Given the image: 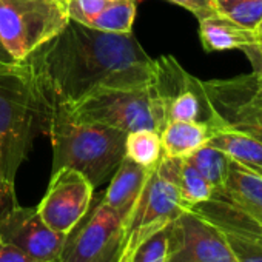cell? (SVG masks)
<instances>
[{
	"mask_svg": "<svg viewBox=\"0 0 262 262\" xmlns=\"http://www.w3.org/2000/svg\"><path fill=\"white\" fill-rule=\"evenodd\" d=\"M168 262H237L224 233L191 208L168 225Z\"/></svg>",
	"mask_w": 262,
	"mask_h": 262,
	"instance_id": "9c48e42d",
	"label": "cell"
},
{
	"mask_svg": "<svg viewBox=\"0 0 262 262\" xmlns=\"http://www.w3.org/2000/svg\"><path fill=\"white\" fill-rule=\"evenodd\" d=\"M244 54L251 63L253 73L262 76V36H257L256 40L242 48Z\"/></svg>",
	"mask_w": 262,
	"mask_h": 262,
	"instance_id": "484cf974",
	"label": "cell"
},
{
	"mask_svg": "<svg viewBox=\"0 0 262 262\" xmlns=\"http://www.w3.org/2000/svg\"><path fill=\"white\" fill-rule=\"evenodd\" d=\"M187 207L182 202L173 174V158L162 156L151 168L142 193L125 224L123 256H131L135 248L156 231L168 227Z\"/></svg>",
	"mask_w": 262,
	"mask_h": 262,
	"instance_id": "8992f818",
	"label": "cell"
},
{
	"mask_svg": "<svg viewBox=\"0 0 262 262\" xmlns=\"http://www.w3.org/2000/svg\"><path fill=\"white\" fill-rule=\"evenodd\" d=\"M225 236L237 262H262V224L222 196L191 207Z\"/></svg>",
	"mask_w": 262,
	"mask_h": 262,
	"instance_id": "4fadbf2b",
	"label": "cell"
},
{
	"mask_svg": "<svg viewBox=\"0 0 262 262\" xmlns=\"http://www.w3.org/2000/svg\"><path fill=\"white\" fill-rule=\"evenodd\" d=\"M155 86L165 105L167 120H210V105L202 80L187 73L173 56L156 59Z\"/></svg>",
	"mask_w": 262,
	"mask_h": 262,
	"instance_id": "8fae6325",
	"label": "cell"
},
{
	"mask_svg": "<svg viewBox=\"0 0 262 262\" xmlns=\"http://www.w3.org/2000/svg\"><path fill=\"white\" fill-rule=\"evenodd\" d=\"M202 85L216 131H236L262 142V76L250 73Z\"/></svg>",
	"mask_w": 262,
	"mask_h": 262,
	"instance_id": "52a82bcc",
	"label": "cell"
},
{
	"mask_svg": "<svg viewBox=\"0 0 262 262\" xmlns=\"http://www.w3.org/2000/svg\"><path fill=\"white\" fill-rule=\"evenodd\" d=\"M136 17V0H114L88 25L90 28L126 34L131 33Z\"/></svg>",
	"mask_w": 262,
	"mask_h": 262,
	"instance_id": "7402d4cb",
	"label": "cell"
},
{
	"mask_svg": "<svg viewBox=\"0 0 262 262\" xmlns=\"http://www.w3.org/2000/svg\"><path fill=\"white\" fill-rule=\"evenodd\" d=\"M14 204H17L16 194H14V185H10L4 179L2 173H0V216Z\"/></svg>",
	"mask_w": 262,
	"mask_h": 262,
	"instance_id": "83f0119b",
	"label": "cell"
},
{
	"mask_svg": "<svg viewBox=\"0 0 262 262\" xmlns=\"http://www.w3.org/2000/svg\"><path fill=\"white\" fill-rule=\"evenodd\" d=\"M173 174L182 202L187 208H191L213 198V187L187 161V158H173Z\"/></svg>",
	"mask_w": 262,
	"mask_h": 262,
	"instance_id": "d6986e66",
	"label": "cell"
},
{
	"mask_svg": "<svg viewBox=\"0 0 262 262\" xmlns=\"http://www.w3.org/2000/svg\"><path fill=\"white\" fill-rule=\"evenodd\" d=\"M199 37L204 50L207 53H213L242 50L244 47L253 43L257 34L214 11L199 19Z\"/></svg>",
	"mask_w": 262,
	"mask_h": 262,
	"instance_id": "e0dca14e",
	"label": "cell"
},
{
	"mask_svg": "<svg viewBox=\"0 0 262 262\" xmlns=\"http://www.w3.org/2000/svg\"><path fill=\"white\" fill-rule=\"evenodd\" d=\"M16 60L8 54V51L5 50L4 43L0 42V65H8V63H14Z\"/></svg>",
	"mask_w": 262,
	"mask_h": 262,
	"instance_id": "f1b7e54d",
	"label": "cell"
},
{
	"mask_svg": "<svg viewBox=\"0 0 262 262\" xmlns=\"http://www.w3.org/2000/svg\"><path fill=\"white\" fill-rule=\"evenodd\" d=\"M216 133L213 120H174L161 131L162 151L167 158H187L204 147Z\"/></svg>",
	"mask_w": 262,
	"mask_h": 262,
	"instance_id": "2e32d148",
	"label": "cell"
},
{
	"mask_svg": "<svg viewBox=\"0 0 262 262\" xmlns=\"http://www.w3.org/2000/svg\"><path fill=\"white\" fill-rule=\"evenodd\" d=\"M47 129V103L27 60L0 65V173L16 184L34 135Z\"/></svg>",
	"mask_w": 262,
	"mask_h": 262,
	"instance_id": "3957f363",
	"label": "cell"
},
{
	"mask_svg": "<svg viewBox=\"0 0 262 262\" xmlns=\"http://www.w3.org/2000/svg\"><path fill=\"white\" fill-rule=\"evenodd\" d=\"M129 262H168V227L142 241L131 253Z\"/></svg>",
	"mask_w": 262,
	"mask_h": 262,
	"instance_id": "cb8c5ba5",
	"label": "cell"
},
{
	"mask_svg": "<svg viewBox=\"0 0 262 262\" xmlns=\"http://www.w3.org/2000/svg\"><path fill=\"white\" fill-rule=\"evenodd\" d=\"M59 2H60L62 5H65V7H67V5H68V2H70V0H59Z\"/></svg>",
	"mask_w": 262,
	"mask_h": 262,
	"instance_id": "1f68e13d",
	"label": "cell"
},
{
	"mask_svg": "<svg viewBox=\"0 0 262 262\" xmlns=\"http://www.w3.org/2000/svg\"><path fill=\"white\" fill-rule=\"evenodd\" d=\"M0 262H36L0 236Z\"/></svg>",
	"mask_w": 262,
	"mask_h": 262,
	"instance_id": "4316f807",
	"label": "cell"
},
{
	"mask_svg": "<svg viewBox=\"0 0 262 262\" xmlns=\"http://www.w3.org/2000/svg\"><path fill=\"white\" fill-rule=\"evenodd\" d=\"M93 193L94 187L80 171L60 168L51 173L47 193L36 210L53 230L68 236L88 214Z\"/></svg>",
	"mask_w": 262,
	"mask_h": 262,
	"instance_id": "30bf717a",
	"label": "cell"
},
{
	"mask_svg": "<svg viewBox=\"0 0 262 262\" xmlns=\"http://www.w3.org/2000/svg\"><path fill=\"white\" fill-rule=\"evenodd\" d=\"M233 202L262 224V174L233 161L222 191L214 193ZM213 194V196H214Z\"/></svg>",
	"mask_w": 262,
	"mask_h": 262,
	"instance_id": "9a60e30c",
	"label": "cell"
},
{
	"mask_svg": "<svg viewBox=\"0 0 262 262\" xmlns=\"http://www.w3.org/2000/svg\"><path fill=\"white\" fill-rule=\"evenodd\" d=\"M150 171L151 168L142 167L125 156L111 176L102 201L120 216L123 224L133 211Z\"/></svg>",
	"mask_w": 262,
	"mask_h": 262,
	"instance_id": "5bb4252c",
	"label": "cell"
},
{
	"mask_svg": "<svg viewBox=\"0 0 262 262\" xmlns=\"http://www.w3.org/2000/svg\"><path fill=\"white\" fill-rule=\"evenodd\" d=\"M68 111L77 122L105 125L125 133L151 129L161 135L168 123L165 105L155 83L144 88L97 91Z\"/></svg>",
	"mask_w": 262,
	"mask_h": 262,
	"instance_id": "277c9868",
	"label": "cell"
},
{
	"mask_svg": "<svg viewBox=\"0 0 262 262\" xmlns=\"http://www.w3.org/2000/svg\"><path fill=\"white\" fill-rule=\"evenodd\" d=\"M214 2V7L217 5H222V4H228V2H233V0H213Z\"/></svg>",
	"mask_w": 262,
	"mask_h": 262,
	"instance_id": "f546056e",
	"label": "cell"
},
{
	"mask_svg": "<svg viewBox=\"0 0 262 262\" xmlns=\"http://www.w3.org/2000/svg\"><path fill=\"white\" fill-rule=\"evenodd\" d=\"M47 106H74L103 90L144 88L156 79L151 59L133 33H105L76 20L28 59Z\"/></svg>",
	"mask_w": 262,
	"mask_h": 262,
	"instance_id": "6da1fadb",
	"label": "cell"
},
{
	"mask_svg": "<svg viewBox=\"0 0 262 262\" xmlns=\"http://www.w3.org/2000/svg\"><path fill=\"white\" fill-rule=\"evenodd\" d=\"M167 2H171L174 5H179V7L188 10L190 13H193L196 16L198 20L216 11L213 0H167Z\"/></svg>",
	"mask_w": 262,
	"mask_h": 262,
	"instance_id": "d4e9b609",
	"label": "cell"
},
{
	"mask_svg": "<svg viewBox=\"0 0 262 262\" xmlns=\"http://www.w3.org/2000/svg\"><path fill=\"white\" fill-rule=\"evenodd\" d=\"M216 11L241 27L254 31L262 20V0H233V2L217 5Z\"/></svg>",
	"mask_w": 262,
	"mask_h": 262,
	"instance_id": "603a6c76",
	"label": "cell"
},
{
	"mask_svg": "<svg viewBox=\"0 0 262 262\" xmlns=\"http://www.w3.org/2000/svg\"><path fill=\"white\" fill-rule=\"evenodd\" d=\"M120 262H129V257H128V256H123Z\"/></svg>",
	"mask_w": 262,
	"mask_h": 262,
	"instance_id": "d6a6232c",
	"label": "cell"
},
{
	"mask_svg": "<svg viewBox=\"0 0 262 262\" xmlns=\"http://www.w3.org/2000/svg\"><path fill=\"white\" fill-rule=\"evenodd\" d=\"M0 236L36 262H57L68 237L53 230L36 208L19 204L0 216Z\"/></svg>",
	"mask_w": 262,
	"mask_h": 262,
	"instance_id": "7c38bea8",
	"label": "cell"
},
{
	"mask_svg": "<svg viewBox=\"0 0 262 262\" xmlns=\"http://www.w3.org/2000/svg\"><path fill=\"white\" fill-rule=\"evenodd\" d=\"M68 22L59 0H0V42L16 62L28 59Z\"/></svg>",
	"mask_w": 262,
	"mask_h": 262,
	"instance_id": "5b68a950",
	"label": "cell"
},
{
	"mask_svg": "<svg viewBox=\"0 0 262 262\" xmlns=\"http://www.w3.org/2000/svg\"><path fill=\"white\" fill-rule=\"evenodd\" d=\"M187 161L208 181L214 193L224 190L231 162V158L227 153L205 144L204 147L198 148L194 153L187 156Z\"/></svg>",
	"mask_w": 262,
	"mask_h": 262,
	"instance_id": "ffe728a7",
	"label": "cell"
},
{
	"mask_svg": "<svg viewBox=\"0 0 262 262\" xmlns=\"http://www.w3.org/2000/svg\"><path fill=\"white\" fill-rule=\"evenodd\" d=\"M125 224L102 199L68 234L57 262H120Z\"/></svg>",
	"mask_w": 262,
	"mask_h": 262,
	"instance_id": "ba28073f",
	"label": "cell"
},
{
	"mask_svg": "<svg viewBox=\"0 0 262 262\" xmlns=\"http://www.w3.org/2000/svg\"><path fill=\"white\" fill-rule=\"evenodd\" d=\"M125 156L142 167H156L164 156L161 135L151 129H139L128 133L125 139Z\"/></svg>",
	"mask_w": 262,
	"mask_h": 262,
	"instance_id": "44dd1931",
	"label": "cell"
},
{
	"mask_svg": "<svg viewBox=\"0 0 262 262\" xmlns=\"http://www.w3.org/2000/svg\"><path fill=\"white\" fill-rule=\"evenodd\" d=\"M207 144L222 150L233 161L262 173V142L236 131L222 129L216 131Z\"/></svg>",
	"mask_w": 262,
	"mask_h": 262,
	"instance_id": "ac0fdd59",
	"label": "cell"
},
{
	"mask_svg": "<svg viewBox=\"0 0 262 262\" xmlns=\"http://www.w3.org/2000/svg\"><path fill=\"white\" fill-rule=\"evenodd\" d=\"M53 145V170L80 171L96 188L111 179L125 158V131L82 123L73 119L65 105L47 106V129Z\"/></svg>",
	"mask_w": 262,
	"mask_h": 262,
	"instance_id": "7a4b0ae2",
	"label": "cell"
},
{
	"mask_svg": "<svg viewBox=\"0 0 262 262\" xmlns=\"http://www.w3.org/2000/svg\"><path fill=\"white\" fill-rule=\"evenodd\" d=\"M254 33H256L257 36H262V20H260V24L257 25V28L254 30Z\"/></svg>",
	"mask_w": 262,
	"mask_h": 262,
	"instance_id": "4dcf8cb0",
	"label": "cell"
}]
</instances>
